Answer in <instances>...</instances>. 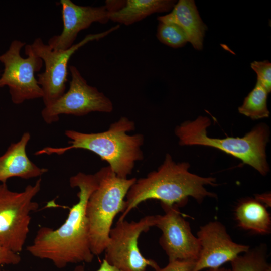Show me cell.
Masks as SVG:
<instances>
[{
  "label": "cell",
  "instance_id": "cell-2",
  "mask_svg": "<svg viewBox=\"0 0 271 271\" xmlns=\"http://www.w3.org/2000/svg\"><path fill=\"white\" fill-rule=\"evenodd\" d=\"M187 162L176 163L167 154L156 171L136 180L126 196V207L118 221L125 217L142 202L159 200L161 206L179 207L184 206L189 197L201 204L207 197L217 198L205 186H217L215 178L204 177L191 173Z\"/></svg>",
  "mask_w": 271,
  "mask_h": 271
},
{
  "label": "cell",
  "instance_id": "cell-20",
  "mask_svg": "<svg viewBox=\"0 0 271 271\" xmlns=\"http://www.w3.org/2000/svg\"><path fill=\"white\" fill-rule=\"evenodd\" d=\"M156 36L161 43L175 48L184 46L188 42L183 30L173 23L159 22Z\"/></svg>",
  "mask_w": 271,
  "mask_h": 271
},
{
  "label": "cell",
  "instance_id": "cell-6",
  "mask_svg": "<svg viewBox=\"0 0 271 271\" xmlns=\"http://www.w3.org/2000/svg\"><path fill=\"white\" fill-rule=\"evenodd\" d=\"M41 181L39 178L21 192L10 190L7 183H0V243L15 252L23 250L29 233L30 214L38 209L39 204L33 199L40 190Z\"/></svg>",
  "mask_w": 271,
  "mask_h": 271
},
{
  "label": "cell",
  "instance_id": "cell-17",
  "mask_svg": "<svg viewBox=\"0 0 271 271\" xmlns=\"http://www.w3.org/2000/svg\"><path fill=\"white\" fill-rule=\"evenodd\" d=\"M235 216L238 226L244 230L259 235L270 233V215L255 199L241 201L235 208Z\"/></svg>",
  "mask_w": 271,
  "mask_h": 271
},
{
  "label": "cell",
  "instance_id": "cell-22",
  "mask_svg": "<svg viewBox=\"0 0 271 271\" xmlns=\"http://www.w3.org/2000/svg\"><path fill=\"white\" fill-rule=\"evenodd\" d=\"M21 261L18 253L7 249L0 243V271L3 265H17Z\"/></svg>",
  "mask_w": 271,
  "mask_h": 271
},
{
  "label": "cell",
  "instance_id": "cell-10",
  "mask_svg": "<svg viewBox=\"0 0 271 271\" xmlns=\"http://www.w3.org/2000/svg\"><path fill=\"white\" fill-rule=\"evenodd\" d=\"M71 80L67 92L52 104L45 106L41 116L47 124L57 122L61 114L84 116L92 112L110 113L111 100L96 87L89 85L78 68H69Z\"/></svg>",
  "mask_w": 271,
  "mask_h": 271
},
{
  "label": "cell",
  "instance_id": "cell-5",
  "mask_svg": "<svg viewBox=\"0 0 271 271\" xmlns=\"http://www.w3.org/2000/svg\"><path fill=\"white\" fill-rule=\"evenodd\" d=\"M95 175L98 186L88 199L86 214L91 250L94 255H99L105 250L114 218L125 210L124 199L137 179L119 177L109 166L101 168Z\"/></svg>",
  "mask_w": 271,
  "mask_h": 271
},
{
  "label": "cell",
  "instance_id": "cell-1",
  "mask_svg": "<svg viewBox=\"0 0 271 271\" xmlns=\"http://www.w3.org/2000/svg\"><path fill=\"white\" fill-rule=\"evenodd\" d=\"M78 188V202L70 208L64 223L57 229L42 227L37 231L27 251L34 257L51 261L61 269L71 263L92 262L89 230L86 208L88 199L98 186L94 174L79 172L69 179Z\"/></svg>",
  "mask_w": 271,
  "mask_h": 271
},
{
  "label": "cell",
  "instance_id": "cell-18",
  "mask_svg": "<svg viewBox=\"0 0 271 271\" xmlns=\"http://www.w3.org/2000/svg\"><path fill=\"white\" fill-rule=\"evenodd\" d=\"M268 92L259 84H256L253 89L245 98L243 103L238 108L240 113L252 119L268 117L269 112L267 107Z\"/></svg>",
  "mask_w": 271,
  "mask_h": 271
},
{
  "label": "cell",
  "instance_id": "cell-19",
  "mask_svg": "<svg viewBox=\"0 0 271 271\" xmlns=\"http://www.w3.org/2000/svg\"><path fill=\"white\" fill-rule=\"evenodd\" d=\"M231 271H267L271 268L267 263L266 247L260 245L249 249L231 261Z\"/></svg>",
  "mask_w": 271,
  "mask_h": 271
},
{
  "label": "cell",
  "instance_id": "cell-25",
  "mask_svg": "<svg viewBox=\"0 0 271 271\" xmlns=\"http://www.w3.org/2000/svg\"><path fill=\"white\" fill-rule=\"evenodd\" d=\"M255 199L263 204L266 207H270V194L264 193L261 195H257Z\"/></svg>",
  "mask_w": 271,
  "mask_h": 271
},
{
  "label": "cell",
  "instance_id": "cell-8",
  "mask_svg": "<svg viewBox=\"0 0 271 271\" xmlns=\"http://www.w3.org/2000/svg\"><path fill=\"white\" fill-rule=\"evenodd\" d=\"M119 28V25L117 24L104 32L88 34L65 50H53L40 38H37L30 44L33 52L45 65L44 71L37 75L38 84L43 92L42 99L45 106L53 103L65 92L68 64L72 55L87 43L102 39Z\"/></svg>",
  "mask_w": 271,
  "mask_h": 271
},
{
  "label": "cell",
  "instance_id": "cell-27",
  "mask_svg": "<svg viewBox=\"0 0 271 271\" xmlns=\"http://www.w3.org/2000/svg\"><path fill=\"white\" fill-rule=\"evenodd\" d=\"M4 271H10V270H4Z\"/></svg>",
  "mask_w": 271,
  "mask_h": 271
},
{
  "label": "cell",
  "instance_id": "cell-9",
  "mask_svg": "<svg viewBox=\"0 0 271 271\" xmlns=\"http://www.w3.org/2000/svg\"><path fill=\"white\" fill-rule=\"evenodd\" d=\"M156 215H148L138 221H118L111 228L104 259L122 271H146L148 267L160 268L153 259L145 257L138 247V239L143 232L155 226Z\"/></svg>",
  "mask_w": 271,
  "mask_h": 271
},
{
  "label": "cell",
  "instance_id": "cell-3",
  "mask_svg": "<svg viewBox=\"0 0 271 271\" xmlns=\"http://www.w3.org/2000/svg\"><path fill=\"white\" fill-rule=\"evenodd\" d=\"M134 129V122L126 117H122L103 132L87 133L67 130L65 134L70 139L68 142L70 146L45 147L37 151L35 155H61L72 149L87 150L107 162L118 177L127 178L131 174L136 163L144 158L141 149L144 142V135L127 134V132Z\"/></svg>",
  "mask_w": 271,
  "mask_h": 271
},
{
  "label": "cell",
  "instance_id": "cell-14",
  "mask_svg": "<svg viewBox=\"0 0 271 271\" xmlns=\"http://www.w3.org/2000/svg\"><path fill=\"white\" fill-rule=\"evenodd\" d=\"M28 132L24 133L20 140L12 143L0 156V183H7L12 177L29 179L38 177L48 170L40 168L32 162L26 153V147L30 140Z\"/></svg>",
  "mask_w": 271,
  "mask_h": 271
},
{
  "label": "cell",
  "instance_id": "cell-13",
  "mask_svg": "<svg viewBox=\"0 0 271 271\" xmlns=\"http://www.w3.org/2000/svg\"><path fill=\"white\" fill-rule=\"evenodd\" d=\"M63 29L59 35L49 39V46L55 50H65L74 45L78 33L94 23L106 24L110 11L104 6H80L71 0H61Z\"/></svg>",
  "mask_w": 271,
  "mask_h": 271
},
{
  "label": "cell",
  "instance_id": "cell-4",
  "mask_svg": "<svg viewBox=\"0 0 271 271\" xmlns=\"http://www.w3.org/2000/svg\"><path fill=\"white\" fill-rule=\"evenodd\" d=\"M210 119L203 116L187 120L176 127L175 135L181 146H203L218 149L239 160L265 176L269 171L266 160V146L269 141L268 127L260 124L243 137L219 139L207 135Z\"/></svg>",
  "mask_w": 271,
  "mask_h": 271
},
{
  "label": "cell",
  "instance_id": "cell-23",
  "mask_svg": "<svg viewBox=\"0 0 271 271\" xmlns=\"http://www.w3.org/2000/svg\"><path fill=\"white\" fill-rule=\"evenodd\" d=\"M196 261L175 260L169 261L163 268H159L155 271H193Z\"/></svg>",
  "mask_w": 271,
  "mask_h": 271
},
{
  "label": "cell",
  "instance_id": "cell-28",
  "mask_svg": "<svg viewBox=\"0 0 271 271\" xmlns=\"http://www.w3.org/2000/svg\"><path fill=\"white\" fill-rule=\"evenodd\" d=\"M1 71H0V75H1Z\"/></svg>",
  "mask_w": 271,
  "mask_h": 271
},
{
  "label": "cell",
  "instance_id": "cell-12",
  "mask_svg": "<svg viewBox=\"0 0 271 271\" xmlns=\"http://www.w3.org/2000/svg\"><path fill=\"white\" fill-rule=\"evenodd\" d=\"M197 235L200 251L193 271L220 267L250 249L248 245L234 242L225 226L217 221L201 226Z\"/></svg>",
  "mask_w": 271,
  "mask_h": 271
},
{
  "label": "cell",
  "instance_id": "cell-15",
  "mask_svg": "<svg viewBox=\"0 0 271 271\" xmlns=\"http://www.w3.org/2000/svg\"><path fill=\"white\" fill-rule=\"evenodd\" d=\"M157 20L159 22L178 25L184 32L188 42L195 49H202L207 27L200 17L194 1H179L170 13L158 17Z\"/></svg>",
  "mask_w": 271,
  "mask_h": 271
},
{
  "label": "cell",
  "instance_id": "cell-26",
  "mask_svg": "<svg viewBox=\"0 0 271 271\" xmlns=\"http://www.w3.org/2000/svg\"><path fill=\"white\" fill-rule=\"evenodd\" d=\"M205 271H231V269L225 267H220L217 268L207 269Z\"/></svg>",
  "mask_w": 271,
  "mask_h": 271
},
{
  "label": "cell",
  "instance_id": "cell-21",
  "mask_svg": "<svg viewBox=\"0 0 271 271\" xmlns=\"http://www.w3.org/2000/svg\"><path fill=\"white\" fill-rule=\"evenodd\" d=\"M251 67L257 74V83L269 93L271 91V63L267 61H254Z\"/></svg>",
  "mask_w": 271,
  "mask_h": 271
},
{
  "label": "cell",
  "instance_id": "cell-7",
  "mask_svg": "<svg viewBox=\"0 0 271 271\" xmlns=\"http://www.w3.org/2000/svg\"><path fill=\"white\" fill-rule=\"evenodd\" d=\"M4 70L0 75V88L8 86L13 103L42 98L43 92L35 74L41 70L42 60L32 51L30 44L13 40L8 49L0 55Z\"/></svg>",
  "mask_w": 271,
  "mask_h": 271
},
{
  "label": "cell",
  "instance_id": "cell-16",
  "mask_svg": "<svg viewBox=\"0 0 271 271\" xmlns=\"http://www.w3.org/2000/svg\"><path fill=\"white\" fill-rule=\"evenodd\" d=\"M176 3L173 0H127L118 10L110 13L109 20L126 26L139 22L156 13L169 12Z\"/></svg>",
  "mask_w": 271,
  "mask_h": 271
},
{
  "label": "cell",
  "instance_id": "cell-24",
  "mask_svg": "<svg viewBox=\"0 0 271 271\" xmlns=\"http://www.w3.org/2000/svg\"><path fill=\"white\" fill-rule=\"evenodd\" d=\"M73 271H85L83 266H77ZM97 271H122L110 265L104 259Z\"/></svg>",
  "mask_w": 271,
  "mask_h": 271
},
{
  "label": "cell",
  "instance_id": "cell-11",
  "mask_svg": "<svg viewBox=\"0 0 271 271\" xmlns=\"http://www.w3.org/2000/svg\"><path fill=\"white\" fill-rule=\"evenodd\" d=\"M163 215H156L155 226L162 231L159 243L167 254L169 262L175 260L196 261L200 251L198 238L192 233L190 223L178 208L161 206Z\"/></svg>",
  "mask_w": 271,
  "mask_h": 271
}]
</instances>
